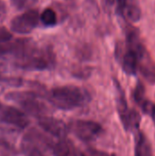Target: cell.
Here are the masks:
<instances>
[{"instance_id": "8992f818", "label": "cell", "mask_w": 155, "mask_h": 156, "mask_svg": "<svg viewBox=\"0 0 155 156\" xmlns=\"http://www.w3.org/2000/svg\"><path fill=\"white\" fill-rule=\"evenodd\" d=\"M38 123L40 127L49 134L59 139L65 138L67 133V125L61 120L48 116H41L38 119Z\"/></svg>"}, {"instance_id": "7402d4cb", "label": "cell", "mask_w": 155, "mask_h": 156, "mask_svg": "<svg viewBox=\"0 0 155 156\" xmlns=\"http://www.w3.org/2000/svg\"><path fill=\"white\" fill-rule=\"evenodd\" d=\"M105 1H106V3H107L109 5H114L115 3L118 2V0H105Z\"/></svg>"}, {"instance_id": "7a4b0ae2", "label": "cell", "mask_w": 155, "mask_h": 156, "mask_svg": "<svg viewBox=\"0 0 155 156\" xmlns=\"http://www.w3.org/2000/svg\"><path fill=\"white\" fill-rule=\"evenodd\" d=\"M48 100L58 109L72 110L85 104L89 101V95L76 86H63L53 89Z\"/></svg>"}, {"instance_id": "8fae6325", "label": "cell", "mask_w": 155, "mask_h": 156, "mask_svg": "<svg viewBox=\"0 0 155 156\" xmlns=\"http://www.w3.org/2000/svg\"><path fill=\"white\" fill-rule=\"evenodd\" d=\"M21 106L26 112L36 116H40L44 112V106L38 102L33 95H29V93H26V97H23L21 101Z\"/></svg>"}, {"instance_id": "4fadbf2b", "label": "cell", "mask_w": 155, "mask_h": 156, "mask_svg": "<svg viewBox=\"0 0 155 156\" xmlns=\"http://www.w3.org/2000/svg\"><path fill=\"white\" fill-rule=\"evenodd\" d=\"M135 156H151V145L143 133H139L136 136Z\"/></svg>"}, {"instance_id": "3957f363", "label": "cell", "mask_w": 155, "mask_h": 156, "mask_svg": "<svg viewBox=\"0 0 155 156\" xmlns=\"http://www.w3.org/2000/svg\"><path fill=\"white\" fill-rule=\"evenodd\" d=\"M40 19L37 10L29 9L11 21V29L18 34H28L36 28Z\"/></svg>"}, {"instance_id": "30bf717a", "label": "cell", "mask_w": 155, "mask_h": 156, "mask_svg": "<svg viewBox=\"0 0 155 156\" xmlns=\"http://www.w3.org/2000/svg\"><path fill=\"white\" fill-rule=\"evenodd\" d=\"M115 86H116V90H117V109H118V112H119L120 118L122 120V122L124 126L128 120V116L130 114L131 110H129V108L127 106V101L125 99L124 92H123L121 85L119 84V82L116 80H115Z\"/></svg>"}, {"instance_id": "d6986e66", "label": "cell", "mask_w": 155, "mask_h": 156, "mask_svg": "<svg viewBox=\"0 0 155 156\" xmlns=\"http://www.w3.org/2000/svg\"><path fill=\"white\" fill-rule=\"evenodd\" d=\"M12 38V34L5 27H0V44L10 41Z\"/></svg>"}, {"instance_id": "ac0fdd59", "label": "cell", "mask_w": 155, "mask_h": 156, "mask_svg": "<svg viewBox=\"0 0 155 156\" xmlns=\"http://www.w3.org/2000/svg\"><path fill=\"white\" fill-rule=\"evenodd\" d=\"M83 156H115L105 152H101L96 149H92V148H88L86 149L83 153H82Z\"/></svg>"}, {"instance_id": "ffe728a7", "label": "cell", "mask_w": 155, "mask_h": 156, "mask_svg": "<svg viewBox=\"0 0 155 156\" xmlns=\"http://www.w3.org/2000/svg\"><path fill=\"white\" fill-rule=\"evenodd\" d=\"M5 14V5L3 2L0 1V18H2Z\"/></svg>"}, {"instance_id": "9a60e30c", "label": "cell", "mask_w": 155, "mask_h": 156, "mask_svg": "<svg viewBox=\"0 0 155 156\" xmlns=\"http://www.w3.org/2000/svg\"><path fill=\"white\" fill-rule=\"evenodd\" d=\"M40 20L46 27H53L57 24V14L52 8H46L40 15Z\"/></svg>"}, {"instance_id": "6da1fadb", "label": "cell", "mask_w": 155, "mask_h": 156, "mask_svg": "<svg viewBox=\"0 0 155 156\" xmlns=\"http://www.w3.org/2000/svg\"><path fill=\"white\" fill-rule=\"evenodd\" d=\"M16 66L26 70H44L53 67L55 58L48 48H40L33 43L21 55L15 58Z\"/></svg>"}, {"instance_id": "7c38bea8", "label": "cell", "mask_w": 155, "mask_h": 156, "mask_svg": "<svg viewBox=\"0 0 155 156\" xmlns=\"http://www.w3.org/2000/svg\"><path fill=\"white\" fill-rule=\"evenodd\" d=\"M139 66L141 69L142 73L143 76L150 80L151 82L155 80V68L153 63L152 62L151 58L148 56V53H146L143 58H140Z\"/></svg>"}, {"instance_id": "5b68a950", "label": "cell", "mask_w": 155, "mask_h": 156, "mask_svg": "<svg viewBox=\"0 0 155 156\" xmlns=\"http://www.w3.org/2000/svg\"><path fill=\"white\" fill-rule=\"evenodd\" d=\"M0 121L18 129H25L29 123L25 113L10 106L0 107Z\"/></svg>"}, {"instance_id": "5bb4252c", "label": "cell", "mask_w": 155, "mask_h": 156, "mask_svg": "<svg viewBox=\"0 0 155 156\" xmlns=\"http://www.w3.org/2000/svg\"><path fill=\"white\" fill-rule=\"evenodd\" d=\"M54 156H69L71 149L69 144L65 139H60L52 149Z\"/></svg>"}, {"instance_id": "44dd1931", "label": "cell", "mask_w": 155, "mask_h": 156, "mask_svg": "<svg viewBox=\"0 0 155 156\" xmlns=\"http://www.w3.org/2000/svg\"><path fill=\"white\" fill-rule=\"evenodd\" d=\"M151 114H152V117H153V122H154L155 124V105H153V107H152V110H151V112H150Z\"/></svg>"}, {"instance_id": "e0dca14e", "label": "cell", "mask_w": 155, "mask_h": 156, "mask_svg": "<svg viewBox=\"0 0 155 156\" xmlns=\"http://www.w3.org/2000/svg\"><path fill=\"white\" fill-rule=\"evenodd\" d=\"M24 151L27 156H45V154L36 146L32 145L29 142H24Z\"/></svg>"}, {"instance_id": "9c48e42d", "label": "cell", "mask_w": 155, "mask_h": 156, "mask_svg": "<svg viewBox=\"0 0 155 156\" xmlns=\"http://www.w3.org/2000/svg\"><path fill=\"white\" fill-rule=\"evenodd\" d=\"M122 68L124 72L127 73L128 75H134L139 67V61H140L139 56L135 52L126 48V51L122 55Z\"/></svg>"}, {"instance_id": "277c9868", "label": "cell", "mask_w": 155, "mask_h": 156, "mask_svg": "<svg viewBox=\"0 0 155 156\" xmlns=\"http://www.w3.org/2000/svg\"><path fill=\"white\" fill-rule=\"evenodd\" d=\"M71 129L74 134L81 141L90 142L95 140L102 132L101 126L92 121H76L72 123Z\"/></svg>"}, {"instance_id": "ba28073f", "label": "cell", "mask_w": 155, "mask_h": 156, "mask_svg": "<svg viewBox=\"0 0 155 156\" xmlns=\"http://www.w3.org/2000/svg\"><path fill=\"white\" fill-rule=\"evenodd\" d=\"M118 11L124 19L137 22L141 19L142 11L137 0H118Z\"/></svg>"}, {"instance_id": "52a82bcc", "label": "cell", "mask_w": 155, "mask_h": 156, "mask_svg": "<svg viewBox=\"0 0 155 156\" xmlns=\"http://www.w3.org/2000/svg\"><path fill=\"white\" fill-rule=\"evenodd\" d=\"M33 43L34 41L30 38H22L12 42L8 41L0 44V58L7 55H13L15 58H16L26 48H28Z\"/></svg>"}, {"instance_id": "603a6c76", "label": "cell", "mask_w": 155, "mask_h": 156, "mask_svg": "<svg viewBox=\"0 0 155 156\" xmlns=\"http://www.w3.org/2000/svg\"><path fill=\"white\" fill-rule=\"evenodd\" d=\"M1 106H2V105H1V104H0V107H1Z\"/></svg>"}, {"instance_id": "2e32d148", "label": "cell", "mask_w": 155, "mask_h": 156, "mask_svg": "<svg viewBox=\"0 0 155 156\" xmlns=\"http://www.w3.org/2000/svg\"><path fill=\"white\" fill-rule=\"evenodd\" d=\"M37 2L38 0H11V4L18 10L28 9Z\"/></svg>"}]
</instances>
